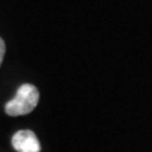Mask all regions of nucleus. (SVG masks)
<instances>
[{"mask_svg":"<svg viewBox=\"0 0 152 152\" xmlns=\"http://www.w3.org/2000/svg\"><path fill=\"white\" fill-rule=\"evenodd\" d=\"M39 102V93L32 84H23L10 102L5 104V113L10 117L24 115L34 110Z\"/></svg>","mask_w":152,"mask_h":152,"instance_id":"nucleus-1","label":"nucleus"},{"mask_svg":"<svg viewBox=\"0 0 152 152\" xmlns=\"http://www.w3.org/2000/svg\"><path fill=\"white\" fill-rule=\"evenodd\" d=\"M12 145L17 152H41V143L34 132L29 129L18 131L12 138Z\"/></svg>","mask_w":152,"mask_h":152,"instance_id":"nucleus-2","label":"nucleus"},{"mask_svg":"<svg viewBox=\"0 0 152 152\" xmlns=\"http://www.w3.org/2000/svg\"><path fill=\"white\" fill-rule=\"evenodd\" d=\"M4 55H5V43H4V41L0 38V65L3 62Z\"/></svg>","mask_w":152,"mask_h":152,"instance_id":"nucleus-3","label":"nucleus"}]
</instances>
